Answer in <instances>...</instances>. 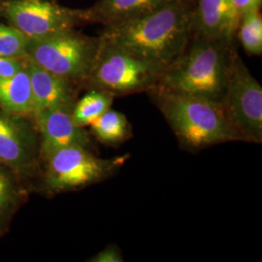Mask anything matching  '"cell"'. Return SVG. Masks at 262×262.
I'll list each match as a JSON object with an SVG mask.
<instances>
[{"label":"cell","instance_id":"1","mask_svg":"<svg viewBox=\"0 0 262 262\" xmlns=\"http://www.w3.org/2000/svg\"><path fill=\"white\" fill-rule=\"evenodd\" d=\"M194 0H169L139 18L107 26L100 37L165 69L192 36Z\"/></svg>","mask_w":262,"mask_h":262},{"label":"cell","instance_id":"2","mask_svg":"<svg viewBox=\"0 0 262 262\" xmlns=\"http://www.w3.org/2000/svg\"><path fill=\"white\" fill-rule=\"evenodd\" d=\"M234 42L191 36L183 53L163 70L157 85L222 103L237 54Z\"/></svg>","mask_w":262,"mask_h":262},{"label":"cell","instance_id":"3","mask_svg":"<svg viewBox=\"0 0 262 262\" xmlns=\"http://www.w3.org/2000/svg\"><path fill=\"white\" fill-rule=\"evenodd\" d=\"M148 93L185 149L198 150L226 142H238L223 104L159 85Z\"/></svg>","mask_w":262,"mask_h":262},{"label":"cell","instance_id":"4","mask_svg":"<svg viewBox=\"0 0 262 262\" xmlns=\"http://www.w3.org/2000/svg\"><path fill=\"white\" fill-rule=\"evenodd\" d=\"M163 70L100 37L99 50L86 84L114 96L148 93L159 84Z\"/></svg>","mask_w":262,"mask_h":262},{"label":"cell","instance_id":"5","mask_svg":"<svg viewBox=\"0 0 262 262\" xmlns=\"http://www.w3.org/2000/svg\"><path fill=\"white\" fill-rule=\"evenodd\" d=\"M99 46L100 37H89L70 29L29 40L26 59L74 84L86 83Z\"/></svg>","mask_w":262,"mask_h":262},{"label":"cell","instance_id":"6","mask_svg":"<svg viewBox=\"0 0 262 262\" xmlns=\"http://www.w3.org/2000/svg\"><path fill=\"white\" fill-rule=\"evenodd\" d=\"M222 104L238 142L261 144V85L238 53L230 68Z\"/></svg>","mask_w":262,"mask_h":262},{"label":"cell","instance_id":"7","mask_svg":"<svg viewBox=\"0 0 262 262\" xmlns=\"http://www.w3.org/2000/svg\"><path fill=\"white\" fill-rule=\"evenodd\" d=\"M127 159L128 155L100 159L82 146L64 148L46 159L45 183L55 192L81 188L111 177Z\"/></svg>","mask_w":262,"mask_h":262},{"label":"cell","instance_id":"8","mask_svg":"<svg viewBox=\"0 0 262 262\" xmlns=\"http://www.w3.org/2000/svg\"><path fill=\"white\" fill-rule=\"evenodd\" d=\"M1 8L29 40L49 37L84 23V10L70 9L52 0H7Z\"/></svg>","mask_w":262,"mask_h":262},{"label":"cell","instance_id":"9","mask_svg":"<svg viewBox=\"0 0 262 262\" xmlns=\"http://www.w3.org/2000/svg\"><path fill=\"white\" fill-rule=\"evenodd\" d=\"M37 155L36 134L25 116L0 109V163L16 172H28Z\"/></svg>","mask_w":262,"mask_h":262},{"label":"cell","instance_id":"10","mask_svg":"<svg viewBox=\"0 0 262 262\" xmlns=\"http://www.w3.org/2000/svg\"><path fill=\"white\" fill-rule=\"evenodd\" d=\"M34 118L41 134V154L45 159L61 149L73 146L88 148L91 143L88 133L74 122L72 110L47 109L36 113Z\"/></svg>","mask_w":262,"mask_h":262},{"label":"cell","instance_id":"11","mask_svg":"<svg viewBox=\"0 0 262 262\" xmlns=\"http://www.w3.org/2000/svg\"><path fill=\"white\" fill-rule=\"evenodd\" d=\"M238 21L232 0H194L192 36L235 41Z\"/></svg>","mask_w":262,"mask_h":262},{"label":"cell","instance_id":"12","mask_svg":"<svg viewBox=\"0 0 262 262\" xmlns=\"http://www.w3.org/2000/svg\"><path fill=\"white\" fill-rule=\"evenodd\" d=\"M24 66L31 84L33 116L47 109H73L76 103L74 83L49 72L28 59Z\"/></svg>","mask_w":262,"mask_h":262},{"label":"cell","instance_id":"13","mask_svg":"<svg viewBox=\"0 0 262 262\" xmlns=\"http://www.w3.org/2000/svg\"><path fill=\"white\" fill-rule=\"evenodd\" d=\"M169 0H98L84 9L85 23L101 24L104 27L121 24L150 13Z\"/></svg>","mask_w":262,"mask_h":262},{"label":"cell","instance_id":"14","mask_svg":"<svg viewBox=\"0 0 262 262\" xmlns=\"http://www.w3.org/2000/svg\"><path fill=\"white\" fill-rule=\"evenodd\" d=\"M0 109L23 116L33 115V97L28 71L0 77Z\"/></svg>","mask_w":262,"mask_h":262},{"label":"cell","instance_id":"15","mask_svg":"<svg viewBox=\"0 0 262 262\" xmlns=\"http://www.w3.org/2000/svg\"><path fill=\"white\" fill-rule=\"evenodd\" d=\"M91 128L97 140L109 146H118L132 136V127L126 116L111 108L96 119Z\"/></svg>","mask_w":262,"mask_h":262},{"label":"cell","instance_id":"16","mask_svg":"<svg viewBox=\"0 0 262 262\" xmlns=\"http://www.w3.org/2000/svg\"><path fill=\"white\" fill-rule=\"evenodd\" d=\"M114 95L98 89H92L76 102L72 118L80 127L91 125L102 114L111 108Z\"/></svg>","mask_w":262,"mask_h":262},{"label":"cell","instance_id":"17","mask_svg":"<svg viewBox=\"0 0 262 262\" xmlns=\"http://www.w3.org/2000/svg\"><path fill=\"white\" fill-rule=\"evenodd\" d=\"M245 52L249 56L262 55V18L260 9L248 11L241 15L236 30Z\"/></svg>","mask_w":262,"mask_h":262},{"label":"cell","instance_id":"18","mask_svg":"<svg viewBox=\"0 0 262 262\" xmlns=\"http://www.w3.org/2000/svg\"><path fill=\"white\" fill-rule=\"evenodd\" d=\"M28 44L29 39L18 28L0 23V57L26 58Z\"/></svg>","mask_w":262,"mask_h":262},{"label":"cell","instance_id":"19","mask_svg":"<svg viewBox=\"0 0 262 262\" xmlns=\"http://www.w3.org/2000/svg\"><path fill=\"white\" fill-rule=\"evenodd\" d=\"M19 190L13 176L0 165V229L7 223L18 203Z\"/></svg>","mask_w":262,"mask_h":262},{"label":"cell","instance_id":"20","mask_svg":"<svg viewBox=\"0 0 262 262\" xmlns=\"http://www.w3.org/2000/svg\"><path fill=\"white\" fill-rule=\"evenodd\" d=\"M90 261L94 262H122L124 261L122 253L118 247L110 245L105 248L103 251L94 255Z\"/></svg>","mask_w":262,"mask_h":262},{"label":"cell","instance_id":"21","mask_svg":"<svg viewBox=\"0 0 262 262\" xmlns=\"http://www.w3.org/2000/svg\"><path fill=\"white\" fill-rule=\"evenodd\" d=\"M24 68L21 59L0 57V77H9L18 73Z\"/></svg>","mask_w":262,"mask_h":262},{"label":"cell","instance_id":"22","mask_svg":"<svg viewBox=\"0 0 262 262\" xmlns=\"http://www.w3.org/2000/svg\"><path fill=\"white\" fill-rule=\"evenodd\" d=\"M235 12L240 19L241 15L253 9H260L262 0H232Z\"/></svg>","mask_w":262,"mask_h":262}]
</instances>
